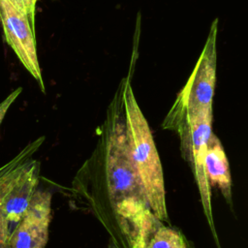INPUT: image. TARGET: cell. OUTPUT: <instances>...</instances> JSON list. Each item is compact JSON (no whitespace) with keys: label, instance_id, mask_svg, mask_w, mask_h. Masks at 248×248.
Instances as JSON below:
<instances>
[{"label":"cell","instance_id":"obj_1","mask_svg":"<svg viewBox=\"0 0 248 248\" xmlns=\"http://www.w3.org/2000/svg\"><path fill=\"white\" fill-rule=\"evenodd\" d=\"M122 93L123 79L108 107L97 144L74 176L71 190L111 243L132 248L136 231L151 209L129 157Z\"/></svg>","mask_w":248,"mask_h":248},{"label":"cell","instance_id":"obj_2","mask_svg":"<svg viewBox=\"0 0 248 248\" xmlns=\"http://www.w3.org/2000/svg\"><path fill=\"white\" fill-rule=\"evenodd\" d=\"M123 109L128 153L152 213L170 225L163 167L146 118L133 91L129 78H123Z\"/></svg>","mask_w":248,"mask_h":248},{"label":"cell","instance_id":"obj_3","mask_svg":"<svg viewBox=\"0 0 248 248\" xmlns=\"http://www.w3.org/2000/svg\"><path fill=\"white\" fill-rule=\"evenodd\" d=\"M44 141L40 137L29 142L0 167V248H11V234L38 189L41 164L33 155Z\"/></svg>","mask_w":248,"mask_h":248},{"label":"cell","instance_id":"obj_4","mask_svg":"<svg viewBox=\"0 0 248 248\" xmlns=\"http://www.w3.org/2000/svg\"><path fill=\"white\" fill-rule=\"evenodd\" d=\"M212 110L188 114L177 119L162 123V128L175 132L180 140L182 158L190 166L195 182L200 192L201 202L207 224L217 248H221L214 225L211 205V186L208 182L204 157L208 140L212 134Z\"/></svg>","mask_w":248,"mask_h":248},{"label":"cell","instance_id":"obj_5","mask_svg":"<svg viewBox=\"0 0 248 248\" xmlns=\"http://www.w3.org/2000/svg\"><path fill=\"white\" fill-rule=\"evenodd\" d=\"M217 33L218 19L215 18L191 76L177 94L164 121L212 110L217 68Z\"/></svg>","mask_w":248,"mask_h":248},{"label":"cell","instance_id":"obj_6","mask_svg":"<svg viewBox=\"0 0 248 248\" xmlns=\"http://www.w3.org/2000/svg\"><path fill=\"white\" fill-rule=\"evenodd\" d=\"M0 21L7 44L16 54L17 58L37 80L41 90L45 85L39 64L35 31L32 29L25 14L17 11L9 1L0 0Z\"/></svg>","mask_w":248,"mask_h":248},{"label":"cell","instance_id":"obj_7","mask_svg":"<svg viewBox=\"0 0 248 248\" xmlns=\"http://www.w3.org/2000/svg\"><path fill=\"white\" fill-rule=\"evenodd\" d=\"M50 221L51 194L38 188L11 234V248H45Z\"/></svg>","mask_w":248,"mask_h":248},{"label":"cell","instance_id":"obj_8","mask_svg":"<svg viewBox=\"0 0 248 248\" xmlns=\"http://www.w3.org/2000/svg\"><path fill=\"white\" fill-rule=\"evenodd\" d=\"M132 248H195V246L179 229L163 223L152 211H149L134 235Z\"/></svg>","mask_w":248,"mask_h":248},{"label":"cell","instance_id":"obj_9","mask_svg":"<svg viewBox=\"0 0 248 248\" xmlns=\"http://www.w3.org/2000/svg\"><path fill=\"white\" fill-rule=\"evenodd\" d=\"M204 169L210 186H217L227 203L232 208V177L228 158L219 139L213 133L207 142Z\"/></svg>","mask_w":248,"mask_h":248},{"label":"cell","instance_id":"obj_10","mask_svg":"<svg viewBox=\"0 0 248 248\" xmlns=\"http://www.w3.org/2000/svg\"><path fill=\"white\" fill-rule=\"evenodd\" d=\"M22 91L21 87L16 88V90H14L11 94H9L1 103H0V125L4 120V117L7 114V111L9 110L10 107L14 104V102L16 100V98L20 95Z\"/></svg>","mask_w":248,"mask_h":248},{"label":"cell","instance_id":"obj_11","mask_svg":"<svg viewBox=\"0 0 248 248\" xmlns=\"http://www.w3.org/2000/svg\"><path fill=\"white\" fill-rule=\"evenodd\" d=\"M26 12V16L30 22L32 29L35 31V14H36V5L38 0H21Z\"/></svg>","mask_w":248,"mask_h":248},{"label":"cell","instance_id":"obj_12","mask_svg":"<svg viewBox=\"0 0 248 248\" xmlns=\"http://www.w3.org/2000/svg\"><path fill=\"white\" fill-rule=\"evenodd\" d=\"M7 1H9L17 11L26 15V12H25V9H24V6H23V3L21 0H7Z\"/></svg>","mask_w":248,"mask_h":248},{"label":"cell","instance_id":"obj_13","mask_svg":"<svg viewBox=\"0 0 248 248\" xmlns=\"http://www.w3.org/2000/svg\"><path fill=\"white\" fill-rule=\"evenodd\" d=\"M108 248H118V247H116L113 243H111V242L109 241V243H108Z\"/></svg>","mask_w":248,"mask_h":248}]
</instances>
